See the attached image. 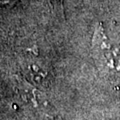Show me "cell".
<instances>
[{"mask_svg": "<svg viewBox=\"0 0 120 120\" xmlns=\"http://www.w3.org/2000/svg\"><path fill=\"white\" fill-rule=\"evenodd\" d=\"M93 50L95 57L102 66L114 68L120 66V52L117 47L108 43L102 30H97L93 37Z\"/></svg>", "mask_w": 120, "mask_h": 120, "instance_id": "cell-2", "label": "cell"}, {"mask_svg": "<svg viewBox=\"0 0 120 120\" xmlns=\"http://www.w3.org/2000/svg\"><path fill=\"white\" fill-rule=\"evenodd\" d=\"M21 70L24 78L36 87H46L49 84V70L37 58L27 57L21 61Z\"/></svg>", "mask_w": 120, "mask_h": 120, "instance_id": "cell-3", "label": "cell"}, {"mask_svg": "<svg viewBox=\"0 0 120 120\" xmlns=\"http://www.w3.org/2000/svg\"><path fill=\"white\" fill-rule=\"evenodd\" d=\"M15 88L25 104L36 113L51 115L52 108L48 100L45 98L36 86L26 81V79L15 77Z\"/></svg>", "mask_w": 120, "mask_h": 120, "instance_id": "cell-1", "label": "cell"}, {"mask_svg": "<svg viewBox=\"0 0 120 120\" xmlns=\"http://www.w3.org/2000/svg\"><path fill=\"white\" fill-rule=\"evenodd\" d=\"M15 2V0H0V5L3 6H7V5H11Z\"/></svg>", "mask_w": 120, "mask_h": 120, "instance_id": "cell-4", "label": "cell"}]
</instances>
